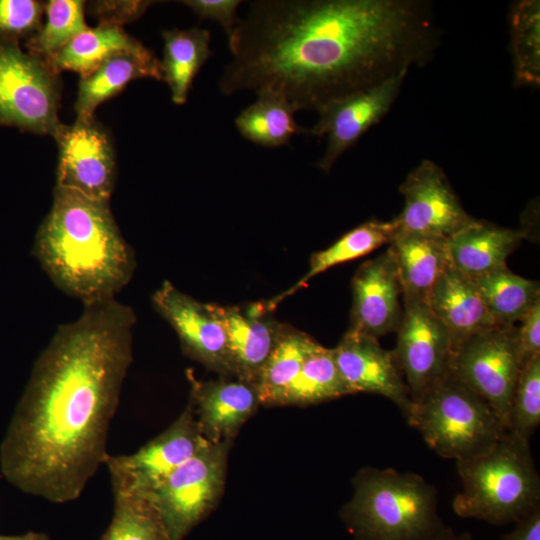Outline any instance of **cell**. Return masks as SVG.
<instances>
[{"label": "cell", "mask_w": 540, "mask_h": 540, "mask_svg": "<svg viewBox=\"0 0 540 540\" xmlns=\"http://www.w3.org/2000/svg\"><path fill=\"white\" fill-rule=\"evenodd\" d=\"M416 0H255L229 37L223 95L282 96L295 109L330 103L422 66L438 44Z\"/></svg>", "instance_id": "cell-1"}, {"label": "cell", "mask_w": 540, "mask_h": 540, "mask_svg": "<svg viewBox=\"0 0 540 540\" xmlns=\"http://www.w3.org/2000/svg\"><path fill=\"white\" fill-rule=\"evenodd\" d=\"M136 319L132 307L112 298L58 325L0 445V471L11 485L57 504L81 496L109 454Z\"/></svg>", "instance_id": "cell-2"}, {"label": "cell", "mask_w": 540, "mask_h": 540, "mask_svg": "<svg viewBox=\"0 0 540 540\" xmlns=\"http://www.w3.org/2000/svg\"><path fill=\"white\" fill-rule=\"evenodd\" d=\"M32 254L54 286L83 306L116 298L137 265L110 201L58 186L36 231Z\"/></svg>", "instance_id": "cell-3"}, {"label": "cell", "mask_w": 540, "mask_h": 540, "mask_svg": "<svg viewBox=\"0 0 540 540\" xmlns=\"http://www.w3.org/2000/svg\"><path fill=\"white\" fill-rule=\"evenodd\" d=\"M341 518L355 540H432L445 528L435 488L420 475L365 467Z\"/></svg>", "instance_id": "cell-4"}, {"label": "cell", "mask_w": 540, "mask_h": 540, "mask_svg": "<svg viewBox=\"0 0 540 540\" xmlns=\"http://www.w3.org/2000/svg\"><path fill=\"white\" fill-rule=\"evenodd\" d=\"M462 490L452 507L462 518L516 523L540 506V477L529 441L506 431L486 452L456 461Z\"/></svg>", "instance_id": "cell-5"}, {"label": "cell", "mask_w": 540, "mask_h": 540, "mask_svg": "<svg viewBox=\"0 0 540 540\" xmlns=\"http://www.w3.org/2000/svg\"><path fill=\"white\" fill-rule=\"evenodd\" d=\"M407 422L439 456L456 461L486 452L507 431L491 407L451 371L413 403Z\"/></svg>", "instance_id": "cell-6"}, {"label": "cell", "mask_w": 540, "mask_h": 540, "mask_svg": "<svg viewBox=\"0 0 540 540\" xmlns=\"http://www.w3.org/2000/svg\"><path fill=\"white\" fill-rule=\"evenodd\" d=\"M230 441L207 443L148 496L169 540H183L211 511L224 485Z\"/></svg>", "instance_id": "cell-7"}, {"label": "cell", "mask_w": 540, "mask_h": 540, "mask_svg": "<svg viewBox=\"0 0 540 540\" xmlns=\"http://www.w3.org/2000/svg\"><path fill=\"white\" fill-rule=\"evenodd\" d=\"M522 366L517 327H494L458 345L452 354L450 371L491 407L507 429Z\"/></svg>", "instance_id": "cell-8"}, {"label": "cell", "mask_w": 540, "mask_h": 540, "mask_svg": "<svg viewBox=\"0 0 540 540\" xmlns=\"http://www.w3.org/2000/svg\"><path fill=\"white\" fill-rule=\"evenodd\" d=\"M53 70L12 42L0 43V121L52 136L58 119Z\"/></svg>", "instance_id": "cell-9"}, {"label": "cell", "mask_w": 540, "mask_h": 540, "mask_svg": "<svg viewBox=\"0 0 540 540\" xmlns=\"http://www.w3.org/2000/svg\"><path fill=\"white\" fill-rule=\"evenodd\" d=\"M209 441L198 424L192 402L162 433L132 454L110 455L104 464L112 491L148 496L172 471Z\"/></svg>", "instance_id": "cell-10"}, {"label": "cell", "mask_w": 540, "mask_h": 540, "mask_svg": "<svg viewBox=\"0 0 540 540\" xmlns=\"http://www.w3.org/2000/svg\"><path fill=\"white\" fill-rule=\"evenodd\" d=\"M399 190L404 207L392 220L395 232L448 240L475 220L462 207L442 168L431 160L411 170Z\"/></svg>", "instance_id": "cell-11"}, {"label": "cell", "mask_w": 540, "mask_h": 540, "mask_svg": "<svg viewBox=\"0 0 540 540\" xmlns=\"http://www.w3.org/2000/svg\"><path fill=\"white\" fill-rule=\"evenodd\" d=\"M53 137L59 148L56 185L89 198L110 201L116 176L112 143L92 117L61 124Z\"/></svg>", "instance_id": "cell-12"}, {"label": "cell", "mask_w": 540, "mask_h": 540, "mask_svg": "<svg viewBox=\"0 0 540 540\" xmlns=\"http://www.w3.org/2000/svg\"><path fill=\"white\" fill-rule=\"evenodd\" d=\"M393 351L412 402L450 371L449 332L426 303H405Z\"/></svg>", "instance_id": "cell-13"}, {"label": "cell", "mask_w": 540, "mask_h": 540, "mask_svg": "<svg viewBox=\"0 0 540 540\" xmlns=\"http://www.w3.org/2000/svg\"><path fill=\"white\" fill-rule=\"evenodd\" d=\"M154 309L175 331L182 351L217 373L234 377L223 324L210 308L165 280L151 297Z\"/></svg>", "instance_id": "cell-14"}, {"label": "cell", "mask_w": 540, "mask_h": 540, "mask_svg": "<svg viewBox=\"0 0 540 540\" xmlns=\"http://www.w3.org/2000/svg\"><path fill=\"white\" fill-rule=\"evenodd\" d=\"M407 73L334 101L318 112L319 120L309 134L327 137L325 152L317 164L320 169L329 172L342 154L387 114Z\"/></svg>", "instance_id": "cell-15"}, {"label": "cell", "mask_w": 540, "mask_h": 540, "mask_svg": "<svg viewBox=\"0 0 540 540\" xmlns=\"http://www.w3.org/2000/svg\"><path fill=\"white\" fill-rule=\"evenodd\" d=\"M338 370L353 393L365 392L384 396L409 417L413 402L394 357L393 351L381 347L378 339L348 329L332 348Z\"/></svg>", "instance_id": "cell-16"}, {"label": "cell", "mask_w": 540, "mask_h": 540, "mask_svg": "<svg viewBox=\"0 0 540 540\" xmlns=\"http://www.w3.org/2000/svg\"><path fill=\"white\" fill-rule=\"evenodd\" d=\"M351 288L349 329L377 339L397 331L403 314L399 303L402 287L389 247L383 254L358 268Z\"/></svg>", "instance_id": "cell-17"}, {"label": "cell", "mask_w": 540, "mask_h": 540, "mask_svg": "<svg viewBox=\"0 0 540 540\" xmlns=\"http://www.w3.org/2000/svg\"><path fill=\"white\" fill-rule=\"evenodd\" d=\"M226 331L234 377L255 385L287 325L276 321L260 302L247 308L209 303Z\"/></svg>", "instance_id": "cell-18"}, {"label": "cell", "mask_w": 540, "mask_h": 540, "mask_svg": "<svg viewBox=\"0 0 540 540\" xmlns=\"http://www.w3.org/2000/svg\"><path fill=\"white\" fill-rule=\"evenodd\" d=\"M189 400L204 437L211 443L231 441L260 403L254 384L239 379L199 381L188 374Z\"/></svg>", "instance_id": "cell-19"}, {"label": "cell", "mask_w": 540, "mask_h": 540, "mask_svg": "<svg viewBox=\"0 0 540 540\" xmlns=\"http://www.w3.org/2000/svg\"><path fill=\"white\" fill-rule=\"evenodd\" d=\"M426 304L449 332L453 351L472 335L499 327L474 279L449 264L433 286Z\"/></svg>", "instance_id": "cell-20"}, {"label": "cell", "mask_w": 540, "mask_h": 540, "mask_svg": "<svg viewBox=\"0 0 540 540\" xmlns=\"http://www.w3.org/2000/svg\"><path fill=\"white\" fill-rule=\"evenodd\" d=\"M526 237L525 229L475 219L447 240L448 263L471 278L479 277L505 266L507 257Z\"/></svg>", "instance_id": "cell-21"}, {"label": "cell", "mask_w": 540, "mask_h": 540, "mask_svg": "<svg viewBox=\"0 0 540 540\" xmlns=\"http://www.w3.org/2000/svg\"><path fill=\"white\" fill-rule=\"evenodd\" d=\"M163 79L161 62L141 43L105 60L91 74L81 77L75 111L77 117H92L99 104L119 93L137 78Z\"/></svg>", "instance_id": "cell-22"}, {"label": "cell", "mask_w": 540, "mask_h": 540, "mask_svg": "<svg viewBox=\"0 0 540 540\" xmlns=\"http://www.w3.org/2000/svg\"><path fill=\"white\" fill-rule=\"evenodd\" d=\"M405 303H426L447 267V240L395 232L389 243Z\"/></svg>", "instance_id": "cell-23"}, {"label": "cell", "mask_w": 540, "mask_h": 540, "mask_svg": "<svg viewBox=\"0 0 540 540\" xmlns=\"http://www.w3.org/2000/svg\"><path fill=\"white\" fill-rule=\"evenodd\" d=\"M394 233L395 224L392 220L384 222L372 219L353 228L328 248L313 253L308 271L287 290L268 301H262L263 310L271 313L280 302L295 294L309 280L329 268L362 257L384 244H389Z\"/></svg>", "instance_id": "cell-24"}, {"label": "cell", "mask_w": 540, "mask_h": 540, "mask_svg": "<svg viewBox=\"0 0 540 540\" xmlns=\"http://www.w3.org/2000/svg\"><path fill=\"white\" fill-rule=\"evenodd\" d=\"M164 40L161 69L175 104L186 102L193 80L212 54L210 32L192 27L162 33Z\"/></svg>", "instance_id": "cell-25"}, {"label": "cell", "mask_w": 540, "mask_h": 540, "mask_svg": "<svg viewBox=\"0 0 540 540\" xmlns=\"http://www.w3.org/2000/svg\"><path fill=\"white\" fill-rule=\"evenodd\" d=\"M138 43L140 42L128 35L120 25L101 23L78 34L48 58L47 63L55 72L69 70L85 77L109 57Z\"/></svg>", "instance_id": "cell-26"}, {"label": "cell", "mask_w": 540, "mask_h": 540, "mask_svg": "<svg viewBox=\"0 0 540 540\" xmlns=\"http://www.w3.org/2000/svg\"><path fill=\"white\" fill-rule=\"evenodd\" d=\"M473 279L499 327L514 326L540 300L539 282L513 273L507 265Z\"/></svg>", "instance_id": "cell-27"}, {"label": "cell", "mask_w": 540, "mask_h": 540, "mask_svg": "<svg viewBox=\"0 0 540 540\" xmlns=\"http://www.w3.org/2000/svg\"><path fill=\"white\" fill-rule=\"evenodd\" d=\"M235 119L239 133L259 146L273 148L286 145L293 136L304 133L295 120L296 109L282 96L263 92Z\"/></svg>", "instance_id": "cell-28"}, {"label": "cell", "mask_w": 540, "mask_h": 540, "mask_svg": "<svg viewBox=\"0 0 540 540\" xmlns=\"http://www.w3.org/2000/svg\"><path fill=\"white\" fill-rule=\"evenodd\" d=\"M316 343L306 333L287 325L255 383L261 404L280 405Z\"/></svg>", "instance_id": "cell-29"}, {"label": "cell", "mask_w": 540, "mask_h": 540, "mask_svg": "<svg viewBox=\"0 0 540 540\" xmlns=\"http://www.w3.org/2000/svg\"><path fill=\"white\" fill-rule=\"evenodd\" d=\"M352 394L336 365L332 348L316 343L280 405H309Z\"/></svg>", "instance_id": "cell-30"}, {"label": "cell", "mask_w": 540, "mask_h": 540, "mask_svg": "<svg viewBox=\"0 0 540 540\" xmlns=\"http://www.w3.org/2000/svg\"><path fill=\"white\" fill-rule=\"evenodd\" d=\"M514 82L518 86L540 83V2L523 0L510 12Z\"/></svg>", "instance_id": "cell-31"}, {"label": "cell", "mask_w": 540, "mask_h": 540, "mask_svg": "<svg viewBox=\"0 0 540 540\" xmlns=\"http://www.w3.org/2000/svg\"><path fill=\"white\" fill-rule=\"evenodd\" d=\"M112 492L113 514L100 540H169L156 508L146 496Z\"/></svg>", "instance_id": "cell-32"}, {"label": "cell", "mask_w": 540, "mask_h": 540, "mask_svg": "<svg viewBox=\"0 0 540 540\" xmlns=\"http://www.w3.org/2000/svg\"><path fill=\"white\" fill-rule=\"evenodd\" d=\"M44 9V27L30 39L28 46L31 54L48 59L88 26L84 18L83 1L50 0L44 5Z\"/></svg>", "instance_id": "cell-33"}, {"label": "cell", "mask_w": 540, "mask_h": 540, "mask_svg": "<svg viewBox=\"0 0 540 540\" xmlns=\"http://www.w3.org/2000/svg\"><path fill=\"white\" fill-rule=\"evenodd\" d=\"M540 423V356L523 365L514 389L507 430L529 441Z\"/></svg>", "instance_id": "cell-34"}, {"label": "cell", "mask_w": 540, "mask_h": 540, "mask_svg": "<svg viewBox=\"0 0 540 540\" xmlns=\"http://www.w3.org/2000/svg\"><path fill=\"white\" fill-rule=\"evenodd\" d=\"M44 5L34 0H0V36L15 37L39 30Z\"/></svg>", "instance_id": "cell-35"}, {"label": "cell", "mask_w": 540, "mask_h": 540, "mask_svg": "<svg viewBox=\"0 0 540 540\" xmlns=\"http://www.w3.org/2000/svg\"><path fill=\"white\" fill-rule=\"evenodd\" d=\"M181 3L201 19L218 22L228 38L238 22L237 8L241 3L239 0H184Z\"/></svg>", "instance_id": "cell-36"}, {"label": "cell", "mask_w": 540, "mask_h": 540, "mask_svg": "<svg viewBox=\"0 0 540 540\" xmlns=\"http://www.w3.org/2000/svg\"><path fill=\"white\" fill-rule=\"evenodd\" d=\"M520 322L521 326L517 327V342L524 365L540 356V300L535 302Z\"/></svg>", "instance_id": "cell-37"}, {"label": "cell", "mask_w": 540, "mask_h": 540, "mask_svg": "<svg viewBox=\"0 0 540 540\" xmlns=\"http://www.w3.org/2000/svg\"><path fill=\"white\" fill-rule=\"evenodd\" d=\"M150 3L148 1L98 2L94 5V12L104 18L101 23L119 25V21L140 16Z\"/></svg>", "instance_id": "cell-38"}, {"label": "cell", "mask_w": 540, "mask_h": 540, "mask_svg": "<svg viewBox=\"0 0 540 540\" xmlns=\"http://www.w3.org/2000/svg\"><path fill=\"white\" fill-rule=\"evenodd\" d=\"M499 540H540V506L518 520L515 528Z\"/></svg>", "instance_id": "cell-39"}, {"label": "cell", "mask_w": 540, "mask_h": 540, "mask_svg": "<svg viewBox=\"0 0 540 540\" xmlns=\"http://www.w3.org/2000/svg\"><path fill=\"white\" fill-rule=\"evenodd\" d=\"M0 540H52L43 532L29 531L19 535H0Z\"/></svg>", "instance_id": "cell-40"}, {"label": "cell", "mask_w": 540, "mask_h": 540, "mask_svg": "<svg viewBox=\"0 0 540 540\" xmlns=\"http://www.w3.org/2000/svg\"><path fill=\"white\" fill-rule=\"evenodd\" d=\"M432 540H474L472 535L468 532L455 533L451 528L445 527Z\"/></svg>", "instance_id": "cell-41"}]
</instances>
